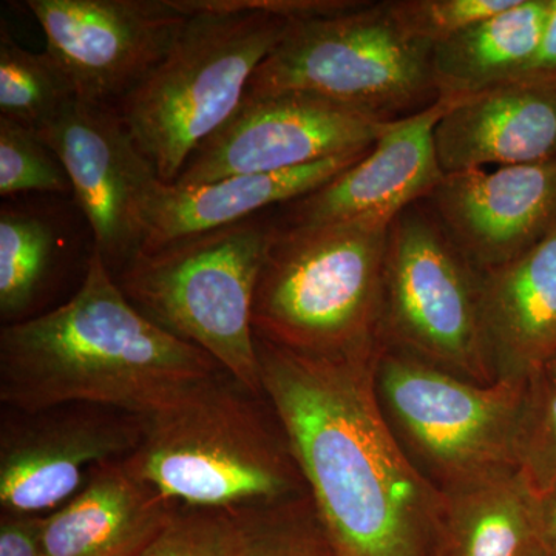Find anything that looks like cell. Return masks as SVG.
I'll return each mask as SVG.
<instances>
[{"label": "cell", "mask_w": 556, "mask_h": 556, "mask_svg": "<svg viewBox=\"0 0 556 556\" xmlns=\"http://www.w3.org/2000/svg\"><path fill=\"white\" fill-rule=\"evenodd\" d=\"M178 504L135 477L124 460L90 471L86 484L46 517V556H135Z\"/></svg>", "instance_id": "19"}, {"label": "cell", "mask_w": 556, "mask_h": 556, "mask_svg": "<svg viewBox=\"0 0 556 556\" xmlns=\"http://www.w3.org/2000/svg\"><path fill=\"white\" fill-rule=\"evenodd\" d=\"M30 193L72 197V182L38 131L0 116V195Z\"/></svg>", "instance_id": "26"}, {"label": "cell", "mask_w": 556, "mask_h": 556, "mask_svg": "<svg viewBox=\"0 0 556 556\" xmlns=\"http://www.w3.org/2000/svg\"><path fill=\"white\" fill-rule=\"evenodd\" d=\"M517 0H390L402 30L431 47L510 9Z\"/></svg>", "instance_id": "28"}, {"label": "cell", "mask_w": 556, "mask_h": 556, "mask_svg": "<svg viewBox=\"0 0 556 556\" xmlns=\"http://www.w3.org/2000/svg\"><path fill=\"white\" fill-rule=\"evenodd\" d=\"M379 342L479 386L496 382L482 332L481 270L426 201L388 228Z\"/></svg>", "instance_id": "8"}, {"label": "cell", "mask_w": 556, "mask_h": 556, "mask_svg": "<svg viewBox=\"0 0 556 556\" xmlns=\"http://www.w3.org/2000/svg\"><path fill=\"white\" fill-rule=\"evenodd\" d=\"M369 149L317 161L298 169L236 175L193 188H175L161 182L150 203L141 252L236 225L309 195L358 163Z\"/></svg>", "instance_id": "20"}, {"label": "cell", "mask_w": 556, "mask_h": 556, "mask_svg": "<svg viewBox=\"0 0 556 556\" xmlns=\"http://www.w3.org/2000/svg\"><path fill=\"white\" fill-rule=\"evenodd\" d=\"M544 371H546L552 379L556 380V357L554 358V361L551 362V364L547 365Z\"/></svg>", "instance_id": "33"}, {"label": "cell", "mask_w": 556, "mask_h": 556, "mask_svg": "<svg viewBox=\"0 0 556 556\" xmlns=\"http://www.w3.org/2000/svg\"><path fill=\"white\" fill-rule=\"evenodd\" d=\"M124 463L181 506L236 511L308 493L268 397L225 369L144 417Z\"/></svg>", "instance_id": "3"}, {"label": "cell", "mask_w": 556, "mask_h": 556, "mask_svg": "<svg viewBox=\"0 0 556 556\" xmlns=\"http://www.w3.org/2000/svg\"><path fill=\"white\" fill-rule=\"evenodd\" d=\"M546 556H551V555L547 554Z\"/></svg>", "instance_id": "34"}, {"label": "cell", "mask_w": 556, "mask_h": 556, "mask_svg": "<svg viewBox=\"0 0 556 556\" xmlns=\"http://www.w3.org/2000/svg\"><path fill=\"white\" fill-rule=\"evenodd\" d=\"M390 124L308 91L244 97L172 186L193 188L236 175L298 169L372 148Z\"/></svg>", "instance_id": "10"}, {"label": "cell", "mask_w": 556, "mask_h": 556, "mask_svg": "<svg viewBox=\"0 0 556 556\" xmlns=\"http://www.w3.org/2000/svg\"><path fill=\"white\" fill-rule=\"evenodd\" d=\"M391 222L305 228L277 222L252 303L255 338L305 356L357 357L379 351Z\"/></svg>", "instance_id": "4"}, {"label": "cell", "mask_w": 556, "mask_h": 556, "mask_svg": "<svg viewBox=\"0 0 556 556\" xmlns=\"http://www.w3.org/2000/svg\"><path fill=\"white\" fill-rule=\"evenodd\" d=\"M481 318L495 380L525 383L556 357V230L501 268L481 273Z\"/></svg>", "instance_id": "18"}, {"label": "cell", "mask_w": 556, "mask_h": 556, "mask_svg": "<svg viewBox=\"0 0 556 556\" xmlns=\"http://www.w3.org/2000/svg\"><path fill=\"white\" fill-rule=\"evenodd\" d=\"M276 229V208H269L139 252L115 280L146 317L203 350L252 393L265 394L252 303Z\"/></svg>", "instance_id": "5"}, {"label": "cell", "mask_w": 556, "mask_h": 556, "mask_svg": "<svg viewBox=\"0 0 556 556\" xmlns=\"http://www.w3.org/2000/svg\"><path fill=\"white\" fill-rule=\"evenodd\" d=\"M424 201L475 268H501L555 232L556 160L445 174Z\"/></svg>", "instance_id": "14"}, {"label": "cell", "mask_w": 556, "mask_h": 556, "mask_svg": "<svg viewBox=\"0 0 556 556\" xmlns=\"http://www.w3.org/2000/svg\"><path fill=\"white\" fill-rule=\"evenodd\" d=\"M76 93L51 54L24 49L0 25V116L40 131L75 100Z\"/></svg>", "instance_id": "23"}, {"label": "cell", "mask_w": 556, "mask_h": 556, "mask_svg": "<svg viewBox=\"0 0 556 556\" xmlns=\"http://www.w3.org/2000/svg\"><path fill=\"white\" fill-rule=\"evenodd\" d=\"M535 496L538 532L547 554L556 556V489Z\"/></svg>", "instance_id": "32"}, {"label": "cell", "mask_w": 556, "mask_h": 556, "mask_svg": "<svg viewBox=\"0 0 556 556\" xmlns=\"http://www.w3.org/2000/svg\"><path fill=\"white\" fill-rule=\"evenodd\" d=\"M460 98H439L430 108L394 121L367 155L324 188L276 208L289 228L356 219H393L409 204L427 200L445 177L434 130Z\"/></svg>", "instance_id": "15"}, {"label": "cell", "mask_w": 556, "mask_h": 556, "mask_svg": "<svg viewBox=\"0 0 556 556\" xmlns=\"http://www.w3.org/2000/svg\"><path fill=\"white\" fill-rule=\"evenodd\" d=\"M236 515L243 529V556H340L309 493Z\"/></svg>", "instance_id": "24"}, {"label": "cell", "mask_w": 556, "mask_h": 556, "mask_svg": "<svg viewBox=\"0 0 556 556\" xmlns=\"http://www.w3.org/2000/svg\"><path fill=\"white\" fill-rule=\"evenodd\" d=\"M519 79L556 80V0H551L540 49L529 67L515 80Z\"/></svg>", "instance_id": "31"}, {"label": "cell", "mask_w": 556, "mask_h": 556, "mask_svg": "<svg viewBox=\"0 0 556 556\" xmlns=\"http://www.w3.org/2000/svg\"><path fill=\"white\" fill-rule=\"evenodd\" d=\"M47 515L2 511L0 515V556H46L43 526Z\"/></svg>", "instance_id": "30"}, {"label": "cell", "mask_w": 556, "mask_h": 556, "mask_svg": "<svg viewBox=\"0 0 556 556\" xmlns=\"http://www.w3.org/2000/svg\"><path fill=\"white\" fill-rule=\"evenodd\" d=\"M431 49L402 30L390 0L289 22L283 38L252 76L247 97L308 91L394 123L439 100Z\"/></svg>", "instance_id": "7"}, {"label": "cell", "mask_w": 556, "mask_h": 556, "mask_svg": "<svg viewBox=\"0 0 556 556\" xmlns=\"http://www.w3.org/2000/svg\"><path fill=\"white\" fill-rule=\"evenodd\" d=\"M142 433L144 417L102 405L10 409L0 426L2 511L51 514L83 489L94 467L127 459Z\"/></svg>", "instance_id": "12"}, {"label": "cell", "mask_w": 556, "mask_h": 556, "mask_svg": "<svg viewBox=\"0 0 556 556\" xmlns=\"http://www.w3.org/2000/svg\"><path fill=\"white\" fill-rule=\"evenodd\" d=\"M219 369L135 308L98 251L67 302L0 331V402L17 412L93 404L148 417Z\"/></svg>", "instance_id": "2"}, {"label": "cell", "mask_w": 556, "mask_h": 556, "mask_svg": "<svg viewBox=\"0 0 556 556\" xmlns=\"http://www.w3.org/2000/svg\"><path fill=\"white\" fill-rule=\"evenodd\" d=\"M288 25L257 11L192 14L166 56L116 105L161 181L174 185L192 153L232 118Z\"/></svg>", "instance_id": "6"}, {"label": "cell", "mask_w": 556, "mask_h": 556, "mask_svg": "<svg viewBox=\"0 0 556 556\" xmlns=\"http://www.w3.org/2000/svg\"><path fill=\"white\" fill-rule=\"evenodd\" d=\"M263 393L340 556H431L444 493L391 430L376 353L316 357L255 338Z\"/></svg>", "instance_id": "1"}, {"label": "cell", "mask_w": 556, "mask_h": 556, "mask_svg": "<svg viewBox=\"0 0 556 556\" xmlns=\"http://www.w3.org/2000/svg\"><path fill=\"white\" fill-rule=\"evenodd\" d=\"M186 16L203 11L215 13H257L273 14L288 22L318 20L336 16L365 5L364 0H172Z\"/></svg>", "instance_id": "29"}, {"label": "cell", "mask_w": 556, "mask_h": 556, "mask_svg": "<svg viewBox=\"0 0 556 556\" xmlns=\"http://www.w3.org/2000/svg\"><path fill=\"white\" fill-rule=\"evenodd\" d=\"M76 98L116 108L170 50L189 16L172 0H27Z\"/></svg>", "instance_id": "13"}, {"label": "cell", "mask_w": 556, "mask_h": 556, "mask_svg": "<svg viewBox=\"0 0 556 556\" xmlns=\"http://www.w3.org/2000/svg\"><path fill=\"white\" fill-rule=\"evenodd\" d=\"M434 142L444 174L556 160V80L519 79L460 98Z\"/></svg>", "instance_id": "17"}, {"label": "cell", "mask_w": 556, "mask_h": 556, "mask_svg": "<svg viewBox=\"0 0 556 556\" xmlns=\"http://www.w3.org/2000/svg\"><path fill=\"white\" fill-rule=\"evenodd\" d=\"M72 182V197L113 277L137 257L161 179L115 108L75 98L38 131Z\"/></svg>", "instance_id": "11"}, {"label": "cell", "mask_w": 556, "mask_h": 556, "mask_svg": "<svg viewBox=\"0 0 556 556\" xmlns=\"http://www.w3.org/2000/svg\"><path fill=\"white\" fill-rule=\"evenodd\" d=\"M551 0H517L431 49L438 98H467L518 79L535 58Z\"/></svg>", "instance_id": "22"}, {"label": "cell", "mask_w": 556, "mask_h": 556, "mask_svg": "<svg viewBox=\"0 0 556 556\" xmlns=\"http://www.w3.org/2000/svg\"><path fill=\"white\" fill-rule=\"evenodd\" d=\"M236 511L178 504L163 529L135 556H243Z\"/></svg>", "instance_id": "27"}, {"label": "cell", "mask_w": 556, "mask_h": 556, "mask_svg": "<svg viewBox=\"0 0 556 556\" xmlns=\"http://www.w3.org/2000/svg\"><path fill=\"white\" fill-rule=\"evenodd\" d=\"M93 233L73 197L5 199L0 206V318L21 324L50 311L67 278L89 269Z\"/></svg>", "instance_id": "16"}, {"label": "cell", "mask_w": 556, "mask_h": 556, "mask_svg": "<svg viewBox=\"0 0 556 556\" xmlns=\"http://www.w3.org/2000/svg\"><path fill=\"white\" fill-rule=\"evenodd\" d=\"M527 382L479 386L382 346L380 407L399 444L441 492L517 468L515 433Z\"/></svg>", "instance_id": "9"}, {"label": "cell", "mask_w": 556, "mask_h": 556, "mask_svg": "<svg viewBox=\"0 0 556 556\" xmlns=\"http://www.w3.org/2000/svg\"><path fill=\"white\" fill-rule=\"evenodd\" d=\"M514 453L535 495L556 489V380L546 371L527 380Z\"/></svg>", "instance_id": "25"}, {"label": "cell", "mask_w": 556, "mask_h": 556, "mask_svg": "<svg viewBox=\"0 0 556 556\" xmlns=\"http://www.w3.org/2000/svg\"><path fill=\"white\" fill-rule=\"evenodd\" d=\"M431 556H546L535 493L518 468L445 490Z\"/></svg>", "instance_id": "21"}]
</instances>
